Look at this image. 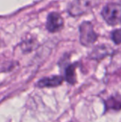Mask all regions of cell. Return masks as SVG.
I'll return each instance as SVG.
<instances>
[{
    "instance_id": "6da1fadb",
    "label": "cell",
    "mask_w": 121,
    "mask_h": 122,
    "mask_svg": "<svg viewBox=\"0 0 121 122\" xmlns=\"http://www.w3.org/2000/svg\"><path fill=\"white\" fill-rule=\"evenodd\" d=\"M102 18L107 24L115 26L121 23V3H110L106 4L101 12Z\"/></svg>"
},
{
    "instance_id": "7a4b0ae2",
    "label": "cell",
    "mask_w": 121,
    "mask_h": 122,
    "mask_svg": "<svg viewBox=\"0 0 121 122\" xmlns=\"http://www.w3.org/2000/svg\"><path fill=\"white\" fill-rule=\"evenodd\" d=\"M80 42L85 47L91 46L98 38V35L94 30L93 24L89 21L83 22L79 27Z\"/></svg>"
},
{
    "instance_id": "3957f363",
    "label": "cell",
    "mask_w": 121,
    "mask_h": 122,
    "mask_svg": "<svg viewBox=\"0 0 121 122\" xmlns=\"http://www.w3.org/2000/svg\"><path fill=\"white\" fill-rule=\"evenodd\" d=\"M94 6V0H73L68 6L67 11L71 16L77 17L87 13Z\"/></svg>"
},
{
    "instance_id": "277c9868",
    "label": "cell",
    "mask_w": 121,
    "mask_h": 122,
    "mask_svg": "<svg viewBox=\"0 0 121 122\" xmlns=\"http://www.w3.org/2000/svg\"><path fill=\"white\" fill-rule=\"evenodd\" d=\"M64 26V20L61 14L58 13H51L47 16V29L50 32H57L62 29Z\"/></svg>"
},
{
    "instance_id": "5b68a950",
    "label": "cell",
    "mask_w": 121,
    "mask_h": 122,
    "mask_svg": "<svg viewBox=\"0 0 121 122\" xmlns=\"http://www.w3.org/2000/svg\"><path fill=\"white\" fill-rule=\"evenodd\" d=\"M63 81H64V78L61 76H52L48 77H43L37 81V86L40 88L58 86L62 83Z\"/></svg>"
},
{
    "instance_id": "8992f818",
    "label": "cell",
    "mask_w": 121,
    "mask_h": 122,
    "mask_svg": "<svg viewBox=\"0 0 121 122\" xmlns=\"http://www.w3.org/2000/svg\"><path fill=\"white\" fill-rule=\"evenodd\" d=\"M112 52V50L109 46L106 45H100L97 46L92 50V51L90 53L89 57L91 59L94 60H101L106 56H108L110 53Z\"/></svg>"
},
{
    "instance_id": "52a82bcc",
    "label": "cell",
    "mask_w": 121,
    "mask_h": 122,
    "mask_svg": "<svg viewBox=\"0 0 121 122\" xmlns=\"http://www.w3.org/2000/svg\"><path fill=\"white\" fill-rule=\"evenodd\" d=\"M76 64L68 65L65 70V80L71 85H74L76 82Z\"/></svg>"
},
{
    "instance_id": "ba28073f",
    "label": "cell",
    "mask_w": 121,
    "mask_h": 122,
    "mask_svg": "<svg viewBox=\"0 0 121 122\" xmlns=\"http://www.w3.org/2000/svg\"><path fill=\"white\" fill-rule=\"evenodd\" d=\"M105 110H121V97H110L105 101Z\"/></svg>"
},
{
    "instance_id": "9c48e42d",
    "label": "cell",
    "mask_w": 121,
    "mask_h": 122,
    "mask_svg": "<svg viewBox=\"0 0 121 122\" xmlns=\"http://www.w3.org/2000/svg\"><path fill=\"white\" fill-rule=\"evenodd\" d=\"M37 46V42L35 38H30L24 40L21 43V49L23 52H29L32 51Z\"/></svg>"
},
{
    "instance_id": "30bf717a",
    "label": "cell",
    "mask_w": 121,
    "mask_h": 122,
    "mask_svg": "<svg viewBox=\"0 0 121 122\" xmlns=\"http://www.w3.org/2000/svg\"><path fill=\"white\" fill-rule=\"evenodd\" d=\"M111 66L113 68H119L121 66V53H115L111 61Z\"/></svg>"
},
{
    "instance_id": "8fae6325",
    "label": "cell",
    "mask_w": 121,
    "mask_h": 122,
    "mask_svg": "<svg viewBox=\"0 0 121 122\" xmlns=\"http://www.w3.org/2000/svg\"><path fill=\"white\" fill-rule=\"evenodd\" d=\"M111 38L115 44H121V29H116L111 32Z\"/></svg>"
}]
</instances>
